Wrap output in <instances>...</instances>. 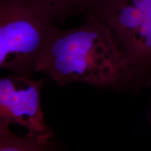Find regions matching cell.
<instances>
[{
    "label": "cell",
    "instance_id": "obj_5",
    "mask_svg": "<svg viewBox=\"0 0 151 151\" xmlns=\"http://www.w3.org/2000/svg\"><path fill=\"white\" fill-rule=\"evenodd\" d=\"M53 137L32 136L27 134L19 137L13 133L8 125H0L1 151H39L47 150L52 144Z\"/></svg>",
    "mask_w": 151,
    "mask_h": 151
},
{
    "label": "cell",
    "instance_id": "obj_2",
    "mask_svg": "<svg viewBox=\"0 0 151 151\" xmlns=\"http://www.w3.org/2000/svg\"><path fill=\"white\" fill-rule=\"evenodd\" d=\"M59 22L58 0H0V67L31 77Z\"/></svg>",
    "mask_w": 151,
    "mask_h": 151
},
{
    "label": "cell",
    "instance_id": "obj_1",
    "mask_svg": "<svg viewBox=\"0 0 151 151\" xmlns=\"http://www.w3.org/2000/svg\"><path fill=\"white\" fill-rule=\"evenodd\" d=\"M70 29L54 25L35 66L60 87L73 83L136 93L133 73L113 32L95 15Z\"/></svg>",
    "mask_w": 151,
    "mask_h": 151
},
{
    "label": "cell",
    "instance_id": "obj_4",
    "mask_svg": "<svg viewBox=\"0 0 151 151\" xmlns=\"http://www.w3.org/2000/svg\"><path fill=\"white\" fill-rule=\"evenodd\" d=\"M43 80H34L18 73L0 80V125L16 124L32 136L54 137L46 124L41 106Z\"/></svg>",
    "mask_w": 151,
    "mask_h": 151
},
{
    "label": "cell",
    "instance_id": "obj_3",
    "mask_svg": "<svg viewBox=\"0 0 151 151\" xmlns=\"http://www.w3.org/2000/svg\"><path fill=\"white\" fill-rule=\"evenodd\" d=\"M95 16L113 32L129 62L136 92L151 86V0H108Z\"/></svg>",
    "mask_w": 151,
    "mask_h": 151
},
{
    "label": "cell",
    "instance_id": "obj_6",
    "mask_svg": "<svg viewBox=\"0 0 151 151\" xmlns=\"http://www.w3.org/2000/svg\"><path fill=\"white\" fill-rule=\"evenodd\" d=\"M108 0H58L62 22L72 15H94Z\"/></svg>",
    "mask_w": 151,
    "mask_h": 151
}]
</instances>
